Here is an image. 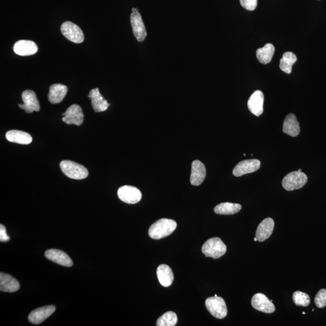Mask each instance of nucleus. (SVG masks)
<instances>
[{"label":"nucleus","mask_w":326,"mask_h":326,"mask_svg":"<svg viewBox=\"0 0 326 326\" xmlns=\"http://www.w3.org/2000/svg\"><path fill=\"white\" fill-rule=\"evenodd\" d=\"M242 209V206L234 203L223 202L216 206L214 212L218 215H232L238 213Z\"/></svg>","instance_id":"26"},{"label":"nucleus","mask_w":326,"mask_h":326,"mask_svg":"<svg viewBox=\"0 0 326 326\" xmlns=\"http://www.w3.org/2000/svg\"><path fill=\"white\" fill-rule=\"evenodd\" d=\"M254 241H257V239L256 237H255V238L254 239Z\"/></svg>","instance_id":"33"},{"label":"nucleus","mask_w":326,"mask_h":326,"mask_svg":"<svg viewBox=\"0 0 326 326\" xmlns=\"http://www.w3.org/2000/svg\"><path fill=\"white\" fill-rule=\"evenodd\" d=\"M132 11L130 21H131L134 35L137 41H143L147 36V32L143 19H142L140 14L139 13L138 9L134 7L132 9Z\"/></svg>","instance_id":"7"},{"label":"nucleus","mask_w":326,"mask_h":326,"mask_svg":"<svg viewBox=\"0 0 326 326\" xmlns=\"http://www.w3.org/2000/svg\"><path fill=\"white\" fill-rule=\"evenodd\" d=\"M178 318L176 313L171 311L164 313L156 322L157 326H174L177 324Z\"/></svg>","instance_id":"28"},{"label":"nucleus","mask_w":326,"mask_h":326,"mask_svg":"<svg viewBox=\"0 0 326 326\" xmlns=\"http://www.w3.org/2000/svg\"><path fill=\"white\" fill-rule=\"evenodd\" d=\"M240 3L245 9L252 11L256 9L257 0H240Z\"/></svg>","instance_id":"31"},{"label":"nucleus","mask_w":326,"mask_h":326,"mask_svg":"<svg viewBox=\"0 0 326 326\" xmlns=\"http://www.w3.org/2000/svg\"><path fill=\"white\" fill-rule=\"evenodd\" d=\"M296 56L295 54L293 52H286L283 54L282 58L280 61V68L281 71L287 73V74H290L292 72V67L294 63L296 61Z\"/></svg>","instance_id":"27"},{"label":"nucleus","mask_w":326,"mask_h":326,"mask_svg":"<svg viewBox=\"0 0 326 326\" xmlns=\"http://www.w3.org/2000/svg\"><path fill=\"white\" fill-rule=\"evenodd\" d=\"M293 299L296 306L306 307L310 305V297L307 294L301 291H296L293 294Z\"/></svg>","instance_id":"29"},{"label":"nucleus","mask_w":326,"mask_h":326,"mask_svg":"<svg viewBox=\"0 0 326 326\" xmlns=\"http://www.w3.org/2000/svg\"><path fill=\"white\" fill-rule=\"evenodd\" d=\"M14 52L19 56H31L37 53L38 46L33 41L19 40L14 46Z\"/></svg>","instance_id":"16"},{"label":"nucleus","mask_w":326,"mask_h":326,"mask_svg":"<svg viewBox=\"0 0 326 326\" xmlns=\"http://www.w3.org/2000/svg\"><path fill=\"white\" fill-rule=\"evenodd\" d=\"M275 48L272 44H267L264 47L257 49L256 56L257 60L263 64H267L271 62L273 58Z\"/></svg>","instance_id":"25"},{"label":"nucleus","mask_w":326,"mask_h":326,"mask_svg":"<svg viewBox=\"0 0 326 326\" xmlns=\"http://www.w3.org/2000/svg\"><path fill=\"white\" fill-rule=\"evenodd\" d=\"M283 131L284 133L291 137L297 136L300 134V124L293 114H289L283 122Z\"/></svg>","instance_id":"22"},{"label":"nucleus","mask_w":326,"mask_h":326,"mask_svg":"<svg viewBox=\"0 0 326 326\" xmlns=\"http://www.w3.org/2000/svg\"><path fill=\"white\" fill-rule=\"evenodd\" d=\"M88 97L92 99V107L95 112H104L109 109L110 104L100 94L99 88L91 91Z\"/></svg>","instance_id":"19"},{"label":"nucleus","mask_w":326,"mask_h":326,"mask_svg":"<svg viewBox=\"0 0 326 326\" xmlns=\"http://www.w3.org/2000/svg\"><path fill=\"white\" fill-rule=\"evenodd\" d=\"M68 92V88L65 85L56 83L51 85L48 93L49 101L52 104H60L64 99Z\"/></svg>","instance_id":"20"},{"label":"nucleus","mask_w":326,"mask_h":326,"mask_svg":"<svg viewBox=\"0 0 326 326\" xmlns=\"http://www.w3.org/2000/svg\"><path fill=\"white\" fill-rule=\"evenodd\" d=\"M62 35L73 43L80 44L84 41V35L81 29L72 22L66 21L61 27Z\"/></svg>","instance_id":"6"},{"label":"nucleus","mask_w":326,"mask_h":326,"mask_svg":"<svg viewBox=\"0 0 326 326\" xmlns=\"http://www.w3.org/2000/svg\"><path fill=\"white\" fill-rule=\"evenodd\" d=\"M22 99L24 104H19L18 107L25 110L27 113H31L33 111L38 112L40 110V104L35 93L31 90H26L22 93Z\"/></svg>","instance_id":"10"},{"label":"nucleus","mask_w":326,"mask_h":326,"mask_svg":"<svg viewBox=\"0 0 326 326\" xmlns=\"http://www.w3.org/2000/svg\"><path fill=\"white\" fill-rule=\"evenodd\" d=\"M274 227V221L272 218L268 217L264 219L259 225L256 230V237L257 241L264 242L273 233Z\"/></svg>","instance_id":"18"},{"label":"nucleus","mask_w":326,"mask_h":326,"mask_svg":"<svg viewBox=\"0 0 326 326\" xmlns=\"http://www.w3.org/2000/svg\"><path fill=\"white\" fill-rule=\"evenodd\" d=\"M298 171H301V169H298Z\"/></svg>","instance_id":"34"},{"label":"nucleus","mask_w":326,"mask_h":326,"mask_svg":"<svg viewBox=\"0 0 326 326\" xmlns=\"http://www.w3.org/2000/svg\"><path fill=\"white\" fill-rule=\"evenodd\" d=\"M177 227V224L172 219H161L151 225L149 235L152 239L158 240L171 235Z\"/></svg>","instance_id":"1"},{"label":"nucleus","mask_w":326,"mask_h":326,"mask_svg":"<svg viewBox=\"0 0 326 326\" xmlns=\"http://www.w3.org/2000/svg\"><path fill=\"white\" fill-rule=\"evenodd\" d=\"M264 95L260 90L254 92L248 101V108L252 114L257 117L261 116L264 112Z\"/></svg>","instance_id":"14"},{"label":"nucleus","mask_w":326,"mask_h":326,"mask_svg":"<svg viewBox=\"0 0 326 326\" xmlns=\"http://www.w3.org/2000/svg\"><path fill=\"white\" fill-rule=\"evenodd\" d=\"M19 289L18 280L9 274L0 273V291L5 293H14L18 291Z\"/></svg>","instance_id":"21"},{"label":"nucleus","mask_w":326,"mask_h":326,"mask_svg":"<svg viewBox=\"0 0 326 326\" xmlns=\"http://www.w3.org/2000/svg\"><path fill=\"white\" fill-rule=\"evenodd\" d=\"M315 304L318 308H323L326 306V289H322L318 292L315 297Z\"/></svg>","instance_id":"30"},{"label":"nucleus","mask_w":326,"mask_h":326,"mask_svg":"<svg viewBox=\"0 0 326 326\" xmlns=\"http://www.w3.org/2000/svg\"><path fill=\"white\" fill-rule=\"evenodd\" d=\"M251 305L255 310L266 313H272L275 311V306L263 294L257 293L252 296Z\"/></svg>","instance_id":"11"},{"label":"nucleus","mask_w":326,"mask_h":326,"mask_svg":"<svg viewBox=\"0 0 326 326\" xmlns=\"http://www.w3.org/2000/svg\"><path fill=\"white\" fill-rule=\"evenodd\" d=\"M6 137L7 140L17 144H29L32 141L30 134L18 130H11L7 132Z\"/></svg>","instance_id":"23"},{"label":"nucleus","mask_w":326,"mask_h":326,"mask_svg":"<svg viewBox=\"0 0 326 326\" xmlns=\"http://www.w3.org/2000/svg\"><path fill=\"white\" fill-rule=\"evenodd\" d=\"M261 161L257 159H251L241 161L237 164L233 171V173L236 177L246 174L254 172L261 168Z\"/></svg>","instance_id":"12"},{"label":"nucleus","mask_w":326,"mask_h":326,"mask_svg":"<svg viewBox=\"0 0 326 326\" xmlns=\"http://www.w3.org/2000/svg\"><path fill=\"white\" fill-rule=\"evenodd\" d=\"M206 169L204 164L199 160L193 161L191 171L190 183L193 186H200L204 181Z\"/></svg>","instance_id":"17"},{"label":"nucleus","mask_w":326,"mask_h":326,"mask_svg":"<svg viewBox=\"0 0 326 326\" xmlns=\"http://www.w3.org/2000/svg\"><path fill=\"white\" fill-rule=\"evenodd\" d=\"M56 310L55 306L50 305L36 309L29 314V322L34 325H39L53 314Z\"/></svg>","instance_id":"13"},{"label":"nucleus","mask_w":326,"mask_h":326,"mask_svg":"<svg viewBox=\"0 0 326 326\" xmlns=\"http://www.w3.org/2000/svg\"><path fill=\"white\" fill-rule=\"evenodd\" d=\"M62 121L68 124H75L80 126L83 122L84 115L81 107L77 104L70 106L62 114Z\"/></svg>","instance_id":"9"},{"label":"nucleus","mask_w":326,"mask_h":326,"mask_svg":"<svg viewBox=\"0 0 326 326\" xmlns=\"http://www.w3.org/2000/svg\"><path fill=\"white\" fill-rule=\"evenodd\" d=\"M119 199L129 204H137L141 200V193L133 186H124L120 187L117 192Z\"/></svg>","instance_id":"8"},{"label":"nucleus","mask_w":326,"mask_h":326,"mask_svg":"<svg viewBox=\"0 0 326 326\" xmlns=\"http://www.w3.org/2000/svg\"><path fill=\"white\" fill-rule=\"evenodd\" d=\"M308 181V176L302 171H294L289 173L283 178V187L286 190L293 191L300 189Z\"/></svg>","instance_id":"4"},{"label":"nucleus","mask_w":326,"mask_h":326,"mask_svg":"<svg viewBox=\"0 0 326 326\" xmlns=\"http://www.w3.org/2000/svg\"><path fill=\"white\" fill-rule=\"evenodd\" d=\"M60 167L66 176L74 180H83L88 176V171L84 166L72 161H61Z\"/></svg>","instance_id":"3"},{"label":"nucleus","mask_w":326,"mask_h":326,"mask_svg":"<svg viewBox=\"0 0 326 326\" xmlns=\"http://www.w3.org/2000/svg\"><path fill=\"white\" fill-rule=\"evenodd\" d=\"M45 256L47 259L61 266L71 267L73 265L72 259L65 252L61 250L48 249L45 252Z\"/></svg>","instance_id":"15"},{"label":"nucleus","mask_w":326,"mask_h":326,"mask_svg":"<svg viewBox=\"0 0 326 326\" xmlns=\"http://www.w3.org/2000/svg\"><path fill=\"white\" fill-rule=\"evenodd\" d=\"M202 251L206 257L219 259L226 252L227 246L219 237H213L203 245Z\"/></svg>","instance_id":"2"},{"label":"nucleus","mask_w":326,"mask_h":326,"mask_svg":"<svg viewBox=\"0 0 326 326\" xmlns=\"http://www.w3.org/2000/svg\"><path fill=\"white\" fill-rule=\"evenodd\" d=\"M205 306L208 312L218 319H223L227 315L226 303L224 299L219 296L208 298L205 301Z\"/></svg>","instance_id":"5"},{"label":"nucleus","mask_w":326,"mask_h":326,"mask_svg":"<svg viewBox=\"0 0 326 326\" xmlns=\"http://www.w3.org/2000/svg\"><path fill=\"white\" fill-rule=\"evenodd\" d=\"M10 240V237L7 234L6 228L3 225H0V241L1 242H8Z\"/></svg>","instance_id":"32"},{"label":"nucleus","mask_w":326,"mask_h":326,"mask_svg":"<svg viewBox=\"0 0 326 326\" xmlns=\"http://www.w3.org/2000/svg\"><path fill=\"white\" fill-rule=\"evenodd\" d=\"M159 282L164 287L170 286L173 283V273L171 269L167 264H161L156 270Z\"/></svg>","instance_id":"24"}]
</instances>
